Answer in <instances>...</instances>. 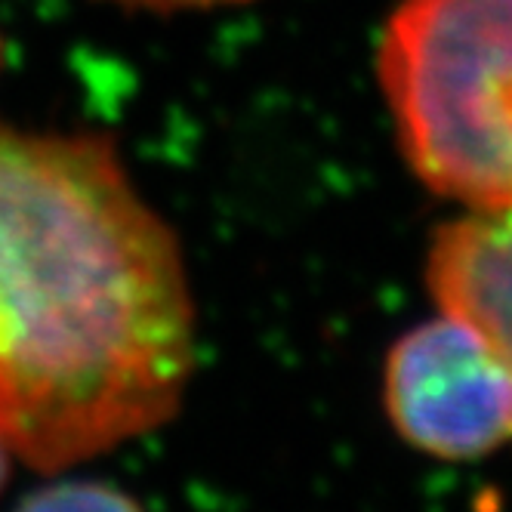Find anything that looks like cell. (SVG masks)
<instances>
[{
	"mask_svg": "<svg viewBox=\"0 0 512 512\" xmlns=\"http://www.w3.org/2000/svg\"><path fill=\"white\" fill-rule=\"evenodd\" d=\"M13 512H145V509L115 485L56 482L22 497Z\"/></svg>",
	"mask_w": 512,
	"mask_h": 512,
	"instance_id": "5",
	"label": "cell"
},
{
	"mask_svg": "<svg viewBox=\"0 0 512 512\" xmlns=\"http://www.w3.org/2000/svg\"><path fill=\"white\" fill-rule=\"evenodd\" d=\"M377 78L426 189L466 210L512 207V0H401Z\"/></svg>",
	"mask_w": 512,
	"mask_h": 512,
	"instance_id": "2",
	"label": "cell"
},
{
	"mask_svg": "<svg viewBox=\"0 0 512 512\" xmlns=\"http://www.w3.org/2000/svg\"><path fill=\"white\" fill-rule=\"evenodd\" d=\"M108 4L130 7V10H149V13H186V10H216V7L250 4V0H108Z\"/></svg>",
	"mask_w": 512,
	"mask_h": 512,
	"instance_id": "6",
	"label": "cell"
},
{
	"mask_svg": "<svg viewBox=\"0 0 512 512\" xmlns=\"http://www.w3.org/2000/svg\"><path fill=\"white\" fill-rule=\"evenodd\" d=\"M383 408L408 448L475 463L512 445V371L475 327L438 309L383 364Z\"/></svg>",
	"mask_w": 512,
	"mask_h": 512,
	"instance_id": "3",
	"label": "cell"
},
{
	"mask_svg": "<svg viewBox=\"0 0 512 512\" xmlns=\"http://www.w3.org/2000/svg\"><path fill=\"white\" fill-rule=\"evenodd\" d=\"M10 472H13V454L7 451L4 442H0V494H4V488L10 482Z\"/></svg>",
	"mask_w": 512,
	"mask_h": 512,
	"instance_id": "7",
	"label": "cell"
},
{
	"mask_svg": "<svg viewBox=\"0 0 512 512\" xmlns=\"http://www.w3.org/2000/svg\"><path fill=\"white\" fill-rule=\"evenodd\" d=\"M426 287L438 309L469 321L512 371V207L466 210L438 229Z\"/></svg>",
	"mask_w": 512,
	"mask_h": 512,
	"instance_id": "4",
	"label": "cell"
},
{
	"mask_svg": "<svg viewBox=\"0 0 512 512\" xmlns=\"http://www.w3.org/2000/svg\"><path fill=\"white\" fill-rule=\"evenodd\" d=\"M195 300L176 232L99 133L0 124V442L44 475L176 417Z\"/></svg>",
	"mask_w": 512,
	"mask_h": 512,
	"instance_id": "1",
	"label": "cell"
},
{
	"mask_svg": "<svg viewBox=\"0 0 512 512\" xmlns=\"http://www.w3.org/2000/svg\"><path fill=\"white\" fill-rule=\"evenodd\" d=\"M7 62V47H4V34H0V68Z\"/></svg>",
	"mask_w": 512,
	"mask_h": 512,
	"instance_id": "8",
	"label": "cell"
}]
</instances>
